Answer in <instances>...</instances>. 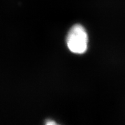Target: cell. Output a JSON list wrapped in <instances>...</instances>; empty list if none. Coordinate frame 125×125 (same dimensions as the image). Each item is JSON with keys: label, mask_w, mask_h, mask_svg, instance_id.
<instances>
[{"label": "cell", "mask_w": 125, "mask_h": 125, "mask_svg": "<svg viewBox=\"0 0 125 125\" xmlns=\"http://www.w3.org/2000/svg\"><path fill=\"white\" fill-rule=\"evenodd\" d=\"M68 47L75 54H83L87 51L88 36L84 27L74 25L70 30L66 38Z\"/></svg>", "instance_id": "obj_1"}, {"label": "cell", "mask_w": 125, "mask_h": 125, "mask_svg": "<svg viewBox=\"0 0 125 125\" xmlns=\"http://www.w3.org/2000/svg\"><path fill=\"white\" fill-rule=\"evenodd\" d=\"M47 125H51V124H52V125H55V124H56V123L54 121H51V122L49 121L48 123H47Z\"/></svg>", "instance_id": "obj_2"}]
</instances>
